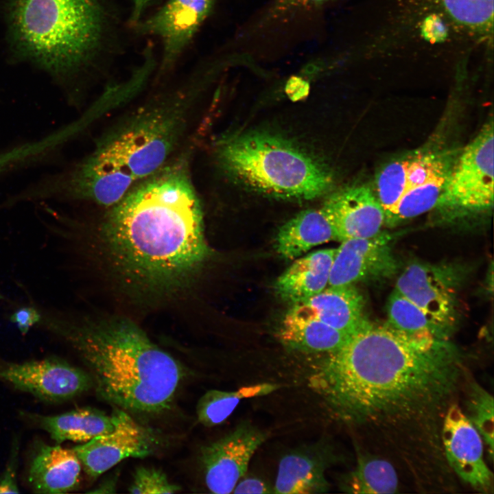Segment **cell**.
Wrapping results in <instances>:
<instances>
[{"label":"cell","instance_id":"1","mask_svg":"<svg viewBox=\"0 0 494 494\" xmlns=\"http://www.w3.org/2000/svg\"><path fill=\"white\" fill-rule=\"evenodd\" d=\"M466 379L464 356L447 339L368 321L327 354L309 381L336 417L389 447L416 475L444 462L443 421Z\"/></svg>","mask_w":494,"mask_h":494},{"label":"cell","instance_id":"2","mask_svg":"<svg viewBox=\"0 0 494 494\" xmlns=\"http://www.w3.org/2000/svg\"><path fill=\"white\" fill-rule=\"evenodd\" d=\"M190 155L180 153L136 182L104 220L103 231L116 261L148 285H175L209 255Z\"/></svg>","mask_w":494,"mask_h":494},{"label":"cell","instance_id":"3","mask_svg":"<svg viewBox=\"0 0 494 494\" xmlns=\"http://www.w3.org/2000/svg\"><path fill=\"white\" fill-rule=\"evenodd\" d=\"M47 323L80 355L99 397L137 413L170 408L184 368L136 324L121 318L77 326Z\"/></svg>","mask_w":494,"mask_h":494},{"label":"cell","instance_id":"4","mask_svg":"<svg viewBox=\"0 0 494 494\" xmlns=\"http://www.w3.org/2000/svg\"><path fill=\"white\" fill-rule=\"evenodd\" d=\"M9 22L22 54L54 73L107 66L119 50L121 23L108 0H12Z\"/></svg>","mask_w":494,"mask_h":494},{"label":"cell","instance_id":"5","mask_svg":"<svg viewBox=\"0 0 494 494\" xmlns=\"http://www.w3.org/2000/svg\"><path fill=\"white\" fill-rule=\"evenodd\" d=\"M228 60L198 63L178 82L121 117L100 137L95 148L118 161L137 182L158 170L178 155L200 93Z\"/></svg>","mask_w":494,"mask_h":494},{"label":"cell","instance_id":"6","mask_svg":"<svg viewBox=\"0 0 494 494\" xmlns=\"http://www.w3.org/2000/svg\"><path fill=\"white\" fill-rule=\"evenodd\" d=\"M216 154L234 180L274 198L311 200L331 185L329 171L318 160L270 134L249 132L226 137L218 142Z\"/></svg>","mask_w":494,"mask_h":494},{"label":"cell","instance_id":"7","mask_svg":"<svg viewBox=\"0 0 494 494\" xmlns=\"http://www.w3.org/2000/svg\"><path fill=\"white\" fill-rule=\"evenodd\" d=\"M129 171L93 150L65 172L51 176L27 191L25 198H65L105 207L117 204L136 183Z\"/></svg>","mask_w":494,"mask_h":494},{"label":"cell","instance_id":"8","mask_svg":"<svg viewBox=\"0 0 494 494\" xmlns=\"http://www.w3.org/2000/svg\"><path fill=\"white\" fill-rule=\"evenodd\" d=\"M216 0H165L146 18L132 26L138 36H153L161 45L154 82L165 80L175 70L196 34L214 11Z\"/></svg>","mask_w":494,"mask_h":494},{"label":"cell","instance_id":"9","mask_svg":"<svg viewBox=\"0 0 494 494\" xmlns=\"http://www.w3.org/2000/svg\"><path fill=\"white\" fill-rule=\"evenodd\" d=\"M493 139L491 120L453 163L436 207L477 211L493 206Z\"/></svg>","mask_w":494,"mask_h":494},{"label":"cell","instance_id":"10","mask_svg":"<svg viewBox=\"0 0 494 494\" xmlns=\"http://www.w3.org/2000/svg\"><path fill=\"white\" fill-rule=\"evenodd\" d=\"M458 280L456 272L451 267L416 262L403 270L395 290L449 336L456 321Z\"/></svg>","mask_w":494,"mask_h":494},{"label":"cell","instance_id":"11","mask_svg":"<svg viewBox=\"0 0 494 494\" xmlns=\"http://www.w3.org/2000/svg\"><path fill=\"white\" fill-rule=\"evenodd\" d=\"M267 437V434L250 423H242L226 436L203 447L200 461L209 491L232 493L244 476L252 456Z\"/></svg>","mask_w":494,"mask_h":494},{"label":"cell","instance_id":"12","mask_svg":"<svg viewBox=\"0 0 494 494\" xmlns=\"http://www.w3.org/2000/svg\"><path fill=\"white\" fill-rule=\"evenodd\" d=\"M114 429L72 448L85 472L92 478L128 458H145L152 454L154 434L125 410L116 408Z\"/></svg>","mask_w":494,"mask_h":494},{"label":"cell","instance_id":"13","mask_svg":"<svg viewBox=\"0 0 494 494\" xmlns=\"http://www.w3.org/2000/svg\"><path fill=\"white\" fill-rule=\"evenodd\" d=\"M441 442L451 471L477 491L493 493V475L483 458L482 437L457 403L445 413Z\"/></svg>","mask_w":494,"mask_h":494},{"label":"cell","instance_id":"14","mask_svg":"<svg viewBox=\"0 0 494 494\" xmlns=\"http://www.w3.org/2000/svg\"><path fill=\"white\" fill-rule=\"evenodd\" d=\"M0 380L39 399L54 402L71 399L93 386L88 373L51 358L1 366Z\"/></svg>","mask_w":494,"mask_h":494},{"label":"cell","instance_id":"15","mask_svg":"<svg viewBox=\"0 0 494 494\" xmlns=\"http://www.w3.org/2000/svg\"><path fill=\"white\" fill-rule=\"evenodd\" d=\"M391 236L385 233L367 238L343 240L336 248L328 286L354 285L390 278L398 263L390 246Z\"/></svg>","mask_w":494,"mask_h":494},{"label":"cell","instance_id":"16","mask_svg":"<svg viewBox=\"0 0 494 494\" xmlns=\"http://www.w3.org/2000/svg\"><path fill=\"white\" fill-rule=\"evenodd\" d=\"M321 210L342 242L367 238L381 233L385 213L370 187L360 185L343 189L331 195Z\"/></svg>","mask_w":494,"mask_h":494},{"label":"cell","instance_id":"17","mask_svg":"<svg viewBox=\"0 0 494 494\" xmlns=\"http://www.w3.org/2000/svg\"><path fill=\"white\" fill-rule=\"evenodd\" d=\"M334 460L333 450L325 443L303 447L286 454L279 464L274 493L327 492L329 484L325 472Z\"/></svg>","mask_w":494,"mask_h":494},{"label":"cell","instance_id":"18","mask_svg":"<svg viewBox=\"0 0 494 494\" xmlns=\"http://www.w3.org/2000/svg\"><path fill=\"white\" fill-rule=\"evenodd\" d=\"M351 336L323 322L299 303L293 305L285 314L278 333L285 346L308 353H333Z\"/></svg>","mask_w":494,"mask_h":494},{"label":"cell","instance_id":"19","mask_svg":"<svg viewBox=\"0 0 494 494\" xmlns=\"http://www.w3.org/2000/svg\"><path fill=\"white\" fill-rule=\"evenodd\" d=\"M81 463L73 449L41 445L31 462L28 480L38 493H66L80 484Z\"/></svg>","mask_w":494,"mask_h":494},{"label":"cell","instance_id":"20","mask_svg":"<svg viewBox=\"0 0 494 494\" xmlns=\"http://www.w3.org/2000/svg\"><path fill=\"white\" fill-rule=\"evenodd\" d=\"M336 248L318 250L299 257L277 278V294L293 305L323 290L329 282Z\"/></svg>","mask_w":494,"mask_h":494},{"label":"cell","instance_id":"21","mask_svg":"<svg viewBox=\"0 0 494 494\" xmlns=\"http://www.w3.org/2000/svg\"><path fill=\"white\" fill-rule=\"evenodd\" d=\"M299 304L323 322L349 335L368 322L364 314V297L354 285L327 286Z\"/></svg>","mask_w":494,"mask_h":494},{"label":"cell","instance_id":"22","mask_svg":"<svg viewBox=\"0 0 494 494\" xmlns=\"http://www.w3.org/2000/svg\"><path fill=\"white\" fill-rule=\"evenodd\" d=\"M335 240V231L322 211L307 209L280 227L275 238V249L282 258L293 260L313 247Z\"/></svg>","mask_w":494,"mask_h":494},{"label":"cell","instance_id":"23","mask_svg":"<svg viewBox=\"0 0 494 494\" xmlns=\"http://www.w3.org/2000/svg\"><path fill=\"white\" fill-rule=\"evenodd\" d=\"M40 426L57 443L64 441L86 443L93 438L111 432L117 414L111 415L91 408H81L53 416H36Z\"/></svg>","mask_w":494,"mask_h":494},{"label":"cell","instance_id":"24","mask_svg":"<svg viewBox=\"0 0 494 494\" xmlns=\"http://www.w3.org/2000/svg\"><path fill=\"white\" fill-rule=\"evenodd\" d=\"M423 10L439 12L445 21L467 34L488 36L492 30L493 0H423Z\"/></svg>","mask_w":494,"mask_h":494},{"label":"cell","instance_id":"25","mask_svg":"<svg viewBox=\"0 0 494 494\" xmlns=\"http://www.w3.org/2000/svg\"><path fill=\"white\" fill-rule=\"evenodd\" d=\"M398 485L397 473L391 462L368 455L360 456L355 468L340 482L341 489L351 493H395Z\"/></svg>","mask_w":494,"mask_h":494},{"label":"cell","instance_id":"26","mask_svg":"<svg viewBox=\"0 0 494 494\" xmlns=\"http://www.w3.org/2000/svg\"><path fill=\"white\" fill-rule=\"evenodd\" d=\"M279 388L277 384L263 383L243 386L235 391L209 390L198 401V420L207 427L220 425L229 417L242 399L266 395Z\"/></svg>","mask_w":494,"mask_h":494},{"label":"cell","instance_id":"27","mask_svg":"<svg viewBox=\"0 0 494 494\" xmlns=\"http://www.w3.org/2000/svg\"><path fill=\"white\" fill-rule=\"evenodd\" d=\"M451 167L441 170L422 184L408 190L393 209L386 215L385 223L395 226L436 207Z\"/></svg>","mask_w":494,"mask_h":494},{"label":"cell","instance_id":"28","mask_svg":"<svg viewBox=\"0 0 494 494\" xmlns=\"http://www.w3.org/2000/svg\"><path fill=\"white\" fill-rule=\"evenodd\" d=\"M386 325L408 335H430L440 339L447 336L415 304L395 289L387 305Z\"/></svg>","mask_w":494,"mask_h":494},{"label":"cell","instance_id":"29","mask_svg":"<svg viewBox=\"0 0 494 494\" xmlns=\"http://www.w3.org/2000/svg\"><path fill=\"white\" fill-rule=\"evenodd\" d=\"M466 416L484 440L490 461L493 458V397L476 382L464 384Z\"/></svg>","mask_w":494,"mask_h":494},{"label":"cell","instance_id":"30","mask_svg":"<svg viewBox=\"0 0 494 494\" xmlns=\"http://www.w3.org/2000/svg\"><path fill=\"white\" fill-rule=\"evenodd\" d=\"M411 155L391 161L379 172L376 180L377 199L385 217L396 206L406 189Z\"/></svg>","mask_w":494,"mask_h":494},{"label":"cell","instance_id":"31","mask_svg":"<svg viewBox=\"0 0 494 494\" xmlns=\"http://www.w3.org/2000/svg\"><path fill=\"white\" fill-rule=\"evenodd\" d=\"M331 0H272L251 27L252 32L286 22L294 16L314 10Z\"/></svg>","mask_w":494,"mask_h":494},{"label":"cell","instance_id":"32","mask_svg":"<svg viewBox=\"0 0 494 494\" xmlns=\"http://www.w3.org/2000/svg\"><path fill=\"white\" fill-rule=\"evenodd\" d=\"M180 490V487L171 482L163 471L145 467L136 469L128 488L130 493L136 494L175 493Z\"/></svg>","mask_w":494,"mask_h":494},{"label":"cell","instance_id":"33","mask_svg":"<svg viewBox=\"0 0 494 494\" xmlns=\"http://www.w3.org/2000/svg\"><path fill=\"white\" fill-rule=\"evenodd\" d=\"M18 447L14 445L6 469L0 478V493H18L19 489L16 481Z\"/></svg>","mask_w":494,"mask_h":494},{"label":"cell","instance_id":"34","mask_svg":"<svg viewBox=\"0 0 494 494\" xmlns=\"http://www.w3.org/2000/svg\"><path fill=\"white\" fill-rule=\"evenodd\" d=\"M41 320L38 311L32 307H23L17 309L10 317L20 332L25 335L36 324Z\"/></svg>","mask_w":494,"mask_h":494},{"label":"cell","instance_id":"35","mask_svg":"<svg viewBox=\"0 0 494 494\" xmlns=\"http://www.w3.org/2000/svg\"><path fill=\"white\" fill-rule=\"evenodd\" d=\"M233 493H271L274 489L271 488L263 480L257 478H246L240 479L234 487Z\"/></svg>","mask_w":494,"mask_h":494},{"label":"cell","instance_id":"36","mask_svg":"<svg viewBox=\"0 0 494 494\" xmlns=\"http://www.w3.org/2000/svg\"><path fill=\"white\" fill-rule=\"evenodd\" d=\"M19 163V155L16 149L0 153V174L16 167Z\"/></svg>","mask_w":494,"mask_h":494},{"label":"cell","instance_id":"37","mask_svg":"<svg viewBox=\"0 0 494 494\" xmlns=\"http://www.w3.org/2000/svg\"><path fill=\"white\" fill-rule=\"evenodd\" d=\"M116 482L115 479H109L103 482L96 490L89 491V493H115Z\"/></svg>","mask_w":494,"mask_h":494}]
</instances>
